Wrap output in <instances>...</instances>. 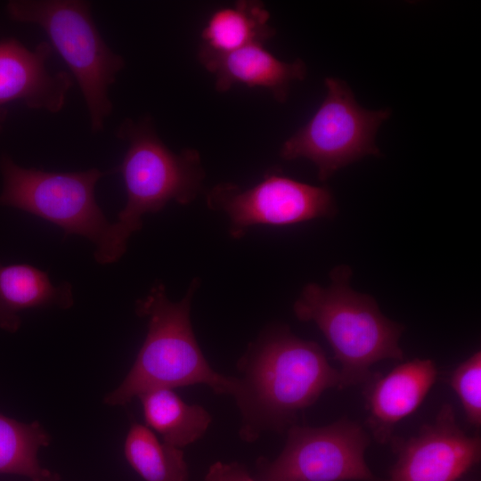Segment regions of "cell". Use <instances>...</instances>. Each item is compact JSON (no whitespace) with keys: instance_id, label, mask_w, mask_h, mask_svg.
I'll use <instances>...</instances> for the list:
<instances>
[{"instance_id":"6da1fadb","label":"cell","mask_w":481,"mask_h":481,"mask_svg":"<svg viewBox=\"0 0 481 481\" xmlns=\"http://www.w3.org/2000/svg\"><path fill=\"white\" fill-rule=\"evenodd\" d=\"M241 416L240 436L256 441L264 431L289 428L298 414L328 388L339 387V371L322 347L298 338L288 328L264 333L238 362Z\"/></svg>"},{"instance_id":"7a4b0ae2","label":"cell","mask_w":481,"mask_h":481,"mask_svg":"<svg viewBox=\"0 0 481 481\" xmlns=\"http://www.w3.org/2000/svg\"><path fill=\"white\" fill-rule=\"evenodd\" d=\"M199 284V279H194L184 298L173 302L164 285L156 283L146 297L136 301V314L148 321L147 334L123 381L104 396L106 404L122 406L150 390L197 384L237 399L240 379L216 371L195 338L191 305Z\"/></svg>"},{"instance_id":"3957f363","label":"cell","mask_w":481,"mask_h":481,"mask_svg":"<svg viewBox=\"0 0 481 481\" xmlns=\"http://www.w3.org/2000/svg\"><path fill=\"white\" fill-rule=\"evenodd\" d=\"M351 275L348 266L334 268L329 287L309 283L293 305L296 317L313 322L331 346L341 365L340 389L368 383L379 361L404 359V327L383 315L373 298L355 291Z\"/></svg>"},{"instance_id":"277c9868","label":"cell","mask_w":481,"mask_h":481,"mask_svg":"<svg viewBox=\"0 0 481 481\" xmlns=\"http://www.w3.org/2000/svg\"><path fill=\"white\" fill-rule=\"evenodd\" d=\"M115 134L127 143V149L116 169L124 180L126 203L112 223L113 263L125 254L130 235L142 229L145 214L157 213L170 201L190 204L205 176L200 153L193 149L173 152L158 136L150 117L125 118Z\"/></svg>"},{"instance_id":"5b68a950","label":"cell","mask_w":481,"mask_h":481,"mask_svg":"<svg viewBox=\"0 0 481 481\" xmlns=\"http://www.w3.org/2000/svg\"><path fill=\"white\" fill-rule=\"evenodd\" d=\"M12 20L38 26L69 69L84 97L93 133L103 130L112 112L109 89L125 67L98 30L91 4L81 0H15Z\"/></svg>"},{"instance_id":"8992f818","label":"cell","mask_w":481,"mask_h":481,"mask_svg":"<svg viewBox=\"0 0 481 481\" xmlns=\"http://www.w3.org/2000/svg\"><path fill=\"white\" fill-rule=\"evenodd\" d=\"M3 189L0 205L30 213L64 232L95 245L96 262L111 264L112 224L99 207L95 186L104 173L93 167L80 172H48L17 165L10 156L0 159Z\"/></svg>"},{"instance_id":"52a82bcc","label":"cell","mask_w":481,"mask_h":481,"mask_svg":"<svg viewBox=\"0 0 481 481\" xmlns=\"http://www.w3.org/2000/svg\"><path fill=\"white\" fill-rule=\"evenodd\" d=\"M324 84L326 97L317 111L284 142L280 151L286 160H311L322 182L366 155H379L375 135L390 115L388 110L362 108L340 79L327 77Z\"/></svg>"},{"instance_id":"ba28073f","label":"cell","mask_w":481,"mask_h":481,"mask_svg":"<svg viewBox=\"0 0 481 481\" xmlns=\"http://www.w3.org/2000/svg\"><path fill=\"white\" fill-rule=\"evenodd\" d=\"M370 443L363 427L345 418L323 427L292 425L278 457L259 460L257 481H379L364 458Z\"/></svg>"},{"instance_id":"9c48e42d","label":"cell","mask_w":481,"mask_h":481,"mask_svg":"<svg viewBox=\"0 0 481 481\" xmlns=\"http://www.w3.org/2000/svg\"><path fill=\"white\" fill-rule=\"evenodd\" d=\"M207 204L224 212L230 219L229 232L241 238L254 225L285 226L330 217L336 205L330 190L288 176L270 173L255 186L242 189L221 183L207 194Z\"/></svg>"},{"instance_id":"30bf717a","label":"cell","mask_w":481,"mask_h":481,"mask_svg":"<svg viewBox=\"0 0 481 481\" xmlns=\"http://www.w3.org/2000/svg\"><path fill=\"white\" fill-rule=\"evenodd\" d=\"M394 444L397 461L390 481H456L481 459L480 436L461 428L450 404H443L434 422Z\"/></svg>"},{"instance_id":"8fae6325","label":"cell","mask_w":481,"mask_h":481,"mask_svg":"<svg viewBox=\"0 0 481 481\" xmlns=\"http://www.w3.org/2000/svg\"><path fill=\"white\" fill-rule=\"evenodd\" d=\"M53 51L45 41L33 50L15 38L0 41V131L11 103L20 102L29 109L49 113L63 109L73 78L64 70H48Z\"/></svg>"},{"instance_id":"7c38bea8","label":"cell","mask_w":481,"mask_h":481,"mask_svg":"<svg viewBox=\"0 0 481 481\" xmlns=\"http://www.w3.org/2000/svg\"><path fill=\"white\" fill-rule=\"evenodd\" d=\"M430 359L403 363L369 385L366 393L367 422L373 437L385 444L401 420L422 404L437 378Z\"/></svg>"},{"instance_id":"4fadbf2b","label":"cell","mask_w":481,"mask_h":481,"mask_svg":"<svg viewBox=\"0 0 481 481\" xmlns=\"http://www.w3.org/2000/svg\"><path fill=\"white\" fill-rule=\"evenodd\" d=\"M201 64L215 77L218 92L233 86L262 87L280 102L288 97L290 84L303 80L306 67L303 61L285 62L268 52L262 44H253L224 54L198 53Z\"/></svg>"},{"instance_id":"5bb4252c","label":"cell","mask_w":481,"mask_h":481,"mask_svg":"<svg viewBox=\"0 0 481 481\" xmlns=\"http://www.w3.org/2000/svg\"><path fill=\"white\" fill-rule=\"evenodd\" d=\"M73 304L69 283L53 286L47 273L27 264L0 265V328L15 332L20 326L19 314L27 309H67Z\"/></svg>"},{"instance_id":"9a60e30c","label":"cell","mask_w":481,"mask_h":481,"mask_svg":"<svg viewBox=\"0 0 481 481\" xmlns=\"http://www.w3.org/2000/svg\"><path fill=\"white\" fill-rule=\"evenodd\" d=\"M269 20V12L258 1H238L220 8L201 30L199 53L224 54L253 44L264 45L275 34Z\"/></svg>"},{"instance_id":"2e32d148","label":"cell","mask_w":481,"mask_h":481,"mask_svg":"<svg viewBox=\"0 0 481 481\" xmlns=\"http://www.w3.org/2000/svg\"><path fill=\"white\" fill-rule=\"evenodd\" d=\"M137 397L147 427L180 449L200 439L212 421L203 406L187 404L173 389H153Z\"/></svg>"},{"instance_id":"e0dca14e","label":"cell","mask_w":481,"mask_h":481,"mask_svg":"<svg viewBox=\"0 0 481 481\" xmlns=\"http://www.w3.org/2000/svg\"><path fill=\"white\" fill-rule=\"evenodd\" d=\"M51 442L43 426L20 422L0 413V474L28 477L30 481H58L59 476L41 466L37 452Z\"/></svg>"},{"instance_id":"ac0fdd59","label":"cell","mask_w":481,"mask_h":481,"mask_svg":"<svg viewBox=\"0 0 481 481\" xmlns=\"http://www.w3.org/2000/svg\"><path fill=\"white\" fill-rule=\"evenodd\" d=\"M131 468L144 481H187L188 467L183 449L159 441L147 426L133 422L124 444Z\"/></svg>"},{"instance_id":"d6986e66","label":"cell","mask_w":481,"mask_h":481,"mask_svg":"<svg viewBox=\"0 0 481 481\" xmlns=\"http://www.w3.org/2000/svg\"><path fill=\"white\" fill-rule=\"evenodd\" d=\"M450 385L460 399L466 419L481 427V352L462 362L452 373Z\"/></svg>"},{"instance_id":"ffe728a7","label":"cell","mask_w":481,"mask_h":481,"mask_svg":"<svg viewBox=\"0 0 481 481\" xmlns=\"http://www.w3.org/2000/svg\"><path fill=\"white\" fill-rule=\"evenodd\" d=\"M205 481H257L248 470L237 462L216 461L210 465Z\"/></svg>"}]
</instances>
